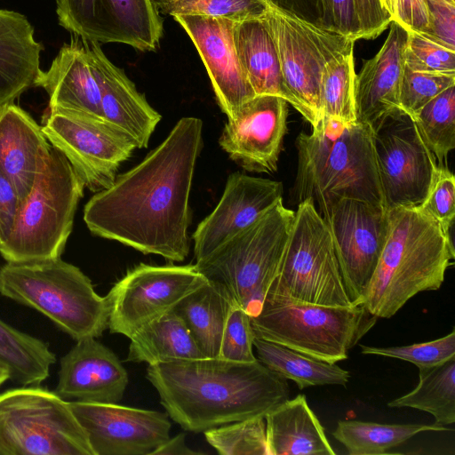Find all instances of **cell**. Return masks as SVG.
I'll return each instance as SVG.
<instances>
[{"label":"cell","instance_id":"1","mask_svg":"<svg viewBox=\"0 0 455 455\" xmlns=\"http://www.w3.org/2000/svg\"><path fill=\"white\" fill-rule=\"evenodd\" d=\"M202 148V120L180 119L138 165L87 202L84 220L89 230L144 254L184 260L189 252V194Z\"/></svg>","mask_w":455,"mask_h":455},{"label":"cell","instance_id":"2","mask_svg":"<svg viewBox=\"0 0 455 455\" xmlns=\"http://www.w3.org/2000/svg\"><path fill=\"white\" fill-rule=\"evenodd\" d=\"M147 379L168 416L184 430L200 433L264 416L287 400V379L259 360L237 363L220 357L148 365Z\"/></svg>","mask_w":455,"mask_h":455},{"label":"cell","instance_id":"3","mask_svg":"<svg viewBox=\"0 0 455 455\" xmlns=\"http://www.w3.org/2000/svg\"><path fill=\"white\" fill-rule=\"evenodd\" d=\"M388 215L385 245L358 303L378 318L392 317L419 292L438 290L455 259L450 231L419 207Z\"/></svg>","mask_w":455,"mask_h":455},{"label":"cell","instance_id":"4","mask_svg":"<svg viewBox=\"0 0 455 455\" xmlns=\"http://www.w3.org/2000/svg\"><path fill=\"white\" fill-rule=\"evenodd\" d=\"M296 148L297 204L310 199L320 214L341 198L385 206L369 124L321 121L297 137Z\"/></svg>","mask_w":455,"mask_h":455},{"label":"cell","instance_id":"5","mask_svg":"<svg viewBox=\"0 0 455 455\" xmlns=\"http://www.w3.org/2000/svg\"><path fill=\"white\" fill-rule=\"evenodd\" d=\"M377 319L362 305L331 307L297 300L274 281L251 324L255 337L336 363L348 357Z\"/></svg>","mask_w":455,"mask_h":455},{"label":"cell","instance_id":"6","mask_svg":"<svg viewBox=\"0 0 455 455\" xmlns=\"http://www.w3.org/2000/svg\"><path fill=\"white\" fill-rule=\"evenodd\" d=\"M0 294L32 307L76 341L100 337L108 328V305L77 267L60 258L7 262L0 268Z\"/></svg>","mask_w":455,"mask_h":455},{"label":"cell","instance_id":"7","mask_svg":"<svg viewBox=\"0 0 455 455\" xmlns=\"http://www.w3.org/2000/svg\"><path fill=\"white\" fill-rule=\"evenodd\" d=\"M294 216L281 199L196 263L207 280L223 288L251 317L259 314L279 273Z\"/></svg>","mask_w":455,"mask_h":455},{"label":"cell","instance_id":"8","mask_svg":"<svg viewBox=\"0 0 455 455\" xmlns=\"http://www.w3.org/2000/svg\"><path fill=\"white\" fill-rule=\"evenodd\" d=\"M85 185L67 157L52 146L33 189L21 202L12 232L0 246L7 262L60 258Z\"/></svg>","mask_w":455,"mask_h":455},{"label":"cell","instance_id":"9","mask_svg":"<svg viewBox=\"0 0 455 455\" xmlns=\"http://www.w3.org/2000/svg\"><path fill=\"white\" fill-rule=\"evenodd\" d=\"M2 455H94L68 402L38 387L0 395Z\"/></svg>","mask_w":455,"mask_h":455},{"label":"cell","instance_id":"10","mask_svg":"<svg viewBox=\"0 0 455 455\" xmlns=\"http://www.w3.org/2000/svg\"><path fill=\"white\" fill-rule=\"evenodd\" d=\"M275 281L292 298L302 302L331 307L354 306L330 230L310 199L298 204Z\"/></svg>","mask_w":455,"mask_h":455},{"label":"cell","instance_id":"11","mask_svg":"<svg viewBox=\"0 0 455 455\" xmlns=\"http://www.w3.org/2000/svg\"><path fill=\"white\" fill-rule=\"evenodd\" d=\"M264 19L276 46L284 85L296 110L315 128L320 122L323 69L332 59L354 52L355 41L270 6Z\"/></svg>","mask_w":455,"mask_h":455},{"label":"cell","instance_id":"12","mask_svg":"<svg viewBox=\"0 0 455 455\" xmlns=\"http://www.w3.org/2000/svg\"><path fill=\"white\" fill-rule=\"evenodd\" d=\"M42 131L59 149L92 192L110 187L120 165L137 145L124 131L104 118L86 113L47 108L41 120Z\"/></svg>","mask_w":455,"mask_h":455},{"label":"cell","instance_id":"13","mask_svg":"<svg viewBox=\"0 0 455 455\" xmlns=\"http://www.w3.org/2000/svg\"><path fill=\"white\" fill-rule=\"evenodd\" d=\"M371 130L386 208L419 207L439 165L413 118L398 110L385 116Z\"/></svg>","mask_w":455,"mask_h":455},{"label":"cell","instance_id":"14","mask_svg":"<svg viewBox=\"0 0 455 455\" xmlns=\"http://www.w3.org/2000/svg\"><path fill=\"white\" fill-rule=\"evenodd\" d=\"M205 280L196 264L136 266L106 296L109 331L131 339L144 326L172 310Z\"/></svg>","mask_w":455,"mask_h":455},{"label":"cell","instance_id":"15","mask_svg":"<svg viewBox=\"0 0 455 455\" xmlns=\"http://www.w3.org/2000/svg\"><path fill=\"white\" fill-rule=\"evenodd\" d=\"M321 216L330 230L350 300L357 306L387 240L388 210L383 205L341 198Z\"/></svg>","mask_w":455,"mask_h":455},{"label":"cell","instance_id":"16","mask_svg":"<svg viewBox=\"0 0 455 455\" xmlns=\"http://www.w3.org/2000/svg\"><path fill=\"white\" fill-rule=\"evenodd\" d=\"M60 26L83 39L156 51L163 18L153 0H55Z\"/></svg>","mask_w":455,"mask_h":455},{"label":"cell","instance_id":"17","mask_svg":"<svg viewBox=\"0 0 455 455\" xmlns=\"http://www.w3.org/2000/svg\"><path fill=\"white\" fill-rule=\"evenodd\" d=\"M68 404L94 455H151L170 438L166 413L117 403Z\"/></svg>","mask_w":455,"mask_h":455},{"label":"cell","instance_id":"18","mask_svg":"<svg viewBox=\"0 0 455 455\" xmlns=\"http://www.w3.org/2000/svg\"><path fill=\"white\" fill-rule=\"evenodd\" d=\"M288 102L275 95H256L228 120L219 140L229 157L248 172L277 170L287 132Z\"/></svg>","mask_w":455,"mask_h":455},{"label":"cell","instance_id":"19","mask_svg":"<svg viewBox=\"0 0 455 455\" xmlns=\"http://www.w3.org/2000/svg\"><path fill=\"white\" fill-rule=\"evenodd\" d=\"M192 40L211 80L217 102L228 120L256 96L238 60L234 20L205 15H175Z\"/></svg>","mask_w":455,"mask_h":455},{"label":"cell","instance_id":"20","mask_svg":"<svg viewBox=\"0 0 455 455\" xmlns=\"http://www.w3.org/2000/svg\"><path fill=\"white\" fill-rule=\"evenodd\" d=\"M283 184L268 179L234 172L214 210L193 234L196 261L239 233L282 198Z\"/></svg>","mask_w":455,"mask_h":455},{"label":"cell","instance_id":"21","mask_svg":"<svg viewBox=\"0 0 455 455\" xmlns=\"http://www.w3.org/2000/svg\"><path fill=\"white\" fill-rule=\"evenodd\" d=\"M128 382L115 353L96 338L87 337L61 357L55 393L68 402L117 403Z\"/></svg>","mask_w":455,"mask_h":455},{"label":"cell","instance_id":"22","mask_svg":"<svg viewBox=\"0 0 455 455\" xmlns=\"http://www.w3.org/2000/svg\"><path fill=\"white\" fill-rule=\"evenodd\" d=\"M86 47L100 89L102 117L128 133L138 148H147L161 115L138 92L124 70L108 59L99 43L86 40Z\"/></svg>","mask_w":455,"mask_h":455},{"label":"cell","instance_id":"23","mask_svg":"<svg viewBox=\"0 0 455 455\" xmlns=\"http://www.w3.org/2000/svg\"><path fill=\"white\" fill-rule=\"evenodd\" d=\"M387 39L377 54L355 76L357 121L371 127L389 114L402 110L400 90L405 68L407 30L392 20Z\"/></svg>","mask_w":455,"mask_h":455},{"label":"cell","instance_id":"24","mask_svg":"<svg viewBox=\"0 0 455 455\" xmlns=\"http://www.w3.org/2000/svg\"><path fill=\"white\" fill-rule=\"evenodd\" d=\"M52 145L41 125L14 102L0 107V169L22 202L45 166Z\"/></svg>","mask_w":455,"mask_h":455},{"label":"cell","instance_id":"25","mask_svg":"<svg viewBox=\"0 0 455 455\" xmlns=\"http://www.w3.org/2000/svg\"><path fill=\"white\" fill-rule=\"evenodd\" d=\"M35 87H42L49 97L47 108H59L102 117L100 89L93 72L86 40L71 34L52 60L41 70Z\"/></svg>","mask_w":455,"mask_h":455},{"label":"cell","instance_id":"26","mask_svg":"<svg viewBox=\"0 0 455 455\" xmlns=\"http://www.w3.org/2000/svg\"><path fill=\"white\" fill-rule=\"evenodd\" d=\"M43 50L25 15L0 9V107L36 86Z\"/></svg>","mask_w":455,"mask_h":455},{"label":"cell","instance_id":"27","mask_svg":"<svg viewBox=\"0 0 455 455\" xmlns=\"http://www.w3.org/2000/svg\"><path fill=\"white\" fill-rule=\"evenodd\" d=\"M268 455H335L304 395L287 399L265 415Z\"/></svg>","mask_w":455,"mask_h":455},{"label":"cell","instance_id":"28","mask_svg":"<svg viewBox=\"0 0 455 455\" xmlns=\"http://www.w3.org/2000/svg\"><path fill=\"white\" fill-rule=\"evenodd\" d=\"M233 39L255 94L279 96L296 109V102L284 85L276 46L264 17L235 22Z\"/></svg>","mask_w":455,"mask_h":455},{"label":"cell","instance_id":"29","mask_svg":"<svg viewBox=\"0 0 455 455\" xmlns=\"http://www.w3.org/2000/svg\"><path fill=\"white\" fill-rule=\"evenodd\" d=\"M234 305L223 288L206 279L172 310L184 322L203 355L219 357L226 321Z\"/></svg>","mask_w":455,"mask_h":455},{"label":"cell","instance_id":"30","mask_svg":"<svg viewBox=\"0 0 455 455\" xmlns=\"http://www.w3.org/2000/svg\"><path fill=\"white\" fill-rule=\"evenodd\" d=\"M130 339L127 362L151 365L205 357L172 309L144 326Z\"/></svg>","mask_w":455,"mask_h":455},{"label":"cell","instance_id":"31","mask_svg":"<svg viewBox=\"0 0 455 455\" xmlns=\"http://www.w3.org/2000/svg\"><path fill=\"white\" fill-rule=\"evenodd\" d=\"M257 359L268 370L293 380L299 389L308 387L346 386L350 373L338 366L301 354L285 346L254 336Z\"/></svg>","mask_w":455,"mask_h":455},{"label":"cell","instance_id":"32","mask_svg":"<svg viewBox=\"0 0 455 455\" xmlns=\"http://www.w3.org/2000/svg\"><path fill=\"white\" fill-rule=\"evenodd\" d=\"M391 408H413L431 414L435 424L455 422V356L436 365L419 368V383L406 395L390 401Z\"/></svg>","mask_w":455,"mask_h":455},{"label":"cell","instance_id":"33","mask_svg":"<svg viewBox=\"0 0 455 455\" xmlns=\"http://www.w3.org/2000/svg\"><path fill=\"white\" fill-rule=\"evenodd\" d=\"M438 424H381L362 420H339L333 437L350 455H379L426 431H446Z\"/></svg>","mask_w":455,"mask_h":455},{"label":"cell","instance_id":"34","mask_svg":"<svg viewBox=\"0 0 455 455\" xmlns=\"http://www.w3.org/2000/svg\"><path fill=\"white\" fill-rule=\"evenodd\" d=\"M355 76L354 52L324 66L319 91L320 122L348 124L357 121Z\"/></svg>","mask_w":455,"mask_h":455},{"label":"cell","instance_id":"35","mask_svg":"<svg viewBox=\"0 0 455 455\" xmlns=\"http://www.w3.org/2000/svg\"><path fill=\"white\" fill-rule=\"evenodd\" d=\"M412 118L440 166L455 148V85L428 101Z\"/></svg>","mask_w":455,"mask_h":455},{"label":"cell","instance_id":"36","mask_svg":"<svg viewBox=\"0 0 455 455\" xmlns=\"http://www.w3.org/2000/svg\"><path fill=\"white\" fill-rule=\"evenodd\" d=\"M204 434L221 455H268L264 416L219 426Z\"/></svg>","mask_w":455,"mask_h":455},{"label":"cell","instance_id":"37","mask_svg":"<svg viewBox=\"0 0 455 455\" xmlns=\"http://www.w3.org/2000/svg\"><path fill=\"white\" fill-rule=\"evenodd\" d=\"M159 13L205 15L234 21L265 16L269 6L263 0H153Z\"/></svg>","mask_w":455,"mask_h":455},{"label":"cell","instance_id":"38","mask_svg":"<svg viewBox=\"0 0 455 455\" xmlns=\"http://www.w3.org/2000/svg\"><path fill=\"white\" fill-rule=\"evenodd\" d=\"M363 355L396 358L415 364L418 368L436 365L455 356V330L444 337L408 346L377 347L360 345Z\"/></svg>","mask_w":455,"mask_h":455},{"label":"cell","instance_id":"39","mask_svg":"<svg viewBox=\"0 0 455 455\" xmlns=\"http://www.w3.org/2000/svg\"><path fill=\"white\" fill-rule=\"evenodd\" d=\"M404 63L413 71L455 74V51L423 33L407 31Z\"/></svg>","mask_w":455,"mask_h":455},{"label":"cell","instance_id":"40","mask_svg":"<svg viewBox=\"0 0 455 455\" xmlns=\"http://www.w3.org/2000/svg\"><path fill=\"white\" fill-rule=\"evenodd\" d=\"M452 85H455V74L413 71L405 67L400 90V108L412 117L419 108Z\"/></svg>","mask_w":455,"mask_h":455},{"label":"cell","instance_id":"41","mask_svg":"<svg viewBox=\"0 0 455 455\" xmlns=\"http://www.w3.org/2000/svg\"><path fill=\"white\" fill-rule=\"evenodd\" d=\"M253 339L251 316L235 304L226 321L219 357L237 363L257 361L253 354Z\"/></svg>","mask_w":455,"mask_h":455},{"label":"cell","instance_id":"42","mask_svg":"<svg viewBox=\"0 0 455 455\" xmlns=\"http://www.w3.org/2000/svg\"><path fill=\"white\" fill-rule=\"evenodd\" d=\"M419 208L450 231L455 217V178L448 168L438 166L427 196Z\"/></svg>","mask_w":455,"mask_h":455},{"label":"cell","instance_id":"43","mask_svg":"<svg viewBox=\"0 0 455 455\" xmlns=\"http://www.w3.org/2000/svg\"><path fill=\"white\" fill-rule=\"evenodd\" d=\"M359 39L379 36L392 21L390 0H353Z\"/></svg>","mask_w":455,"mask_h":455},{"label":"cell","instance_id":"44","mask_svg":"<svg viewBox=\"0 0 455 455\" xmlns=\"http://www.w3.org/2000/svg\"><path fill=\"white\" fill-rule=\"evenodd\" d=\"M427 36L455 51V0H426Z\"/></svg>","mask_w":455,"mask_h":455},{"label":"cell","instance_id":"45","mask_svg":"<svg viewBox=\"0 0 455 455\" xmlns=\"http://www.w3.org/2000/svg\"><path fill=\"white\" fill-rule=\"evenodd\" d=\"M392 20L407 31L426 33L428 11L426 0H390Z\"/></svg>","mask_w":455,"mask_h":455},{"label":"cell","instance_id":"46","mask_svg":"<svg viewBox=\"0 0 455 455\" xmlns=\"http://www.w3.org/2000/svg\"><path fill=\"white\" fill-rule=\"evenodd\" d=\"M20 204L16 188L0 169V246L12 232Z\"/></svg>","mask_w":455,"mask_h":455},{"label":"cell","instance_id":"47","mask_svg":"<svg viewBox=\"0 0 455 455\" xmlns=\"http://www.w3.org/2000/svg\"><path fill=\"white\" fill-rule=\"evenodd\" d=\"M200 453L201 452L191 450L186 444L185 434H179L166 440L157 447L151 455H195Z\"/></svg>","mask_w":455,"mask_h":455},{"label":"cell","instance_id":"48","mask_svg":"<svg viewBox=\"0 0 455 455\" xmlns=\"http://www.w3.org/2000/svg\"><path fill=\"white\" fill-rule=\"evenodd\" d=\"M10 379V371L4 363H0V386Z\"/></svg>","mask_w":455,"mask_h":455},{"label":"cell","instance_id":"49","mask_svg":"<svg viewBox=\"0 0 455 455\" xmlns=\"http://www.w3.org/2000/svg\"><path fill=\"white\" fill-rule=\"evenodd\" d=\"M0 455H2V451H1V449H0Z\"/></svg>","mask_w":455,"mask_h":455}]
</instances>
